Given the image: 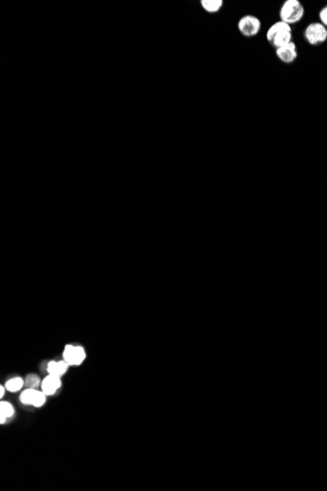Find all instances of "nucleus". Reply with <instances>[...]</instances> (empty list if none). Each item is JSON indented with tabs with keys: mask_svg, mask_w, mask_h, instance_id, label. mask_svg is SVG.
<instances>
[{
	"mask_svg": "<svg viewBox=\"0 0 327 491\" xmlns=\"http://www.w3.org/2000/svg\"><path fill=\"white\" fill-rule=\"evenodd\" d=\"M24 384H25V382L21 378H14V379L9 380L6 383L5 387L10 392H16V391L20 390L24 386Z\"/></svg>",
	"mask_w": 327,
	"mask_h": 491,
	"instance_id": "obj_13",
	"label": "nucleus"
},
{
	"mask_svg": "<svg viewBox=\"0 0 327 491\" xmlns=\"http://www.w3.org/2000/svg\"><path fill=\"white\" fill-rule=\"evenodd\" d=\"M25 384L29 388H35L36 389V387H38L39 384H40V378L37 375H29L26 378Z\"/></svg>",
	"mask_w": 327,
	"mask_h": 491,
	"instance_id": "obj_14",
	"label": "nucleus"
},
{
	"mask_svg": "<svg viewBox=\"0 0 327 491\" xmlns=\"http://www.w3.org/2000/svg\"><path fill=\"white\" fill-rule=\"evenodd\" d=\"M318 18L320 23L327 28V5L324 6L318 13Z\"/></svg>",
	"mask_w": 327,
	"mask_h": 491,
	"instance_id": "obj_16",
	"label": "nucleus"
},
{
	"mask_svg": "<svg viewBox=\"0 0 327 491\" xmlns=\"http://www.w3.org/2000/svg\"><path fill=\"white\" fill-rule=\"evenodd\" d=\"M60 386H61L60 377L54 375H49L47 378H45L41 384L42 391L46 395H53Z\"/></svg>",
	"mask_w": 327,
	"mask_h": 491,
	"instance_id": "obj_6",
	"label": "nucleus"
},
{
	"mask_svg": "<svg viewBox=\"0 0 327 491\" xmlns=\"http://www.w3.org/2000/svg\"><path fill=\"white\" fill-rule=\"evenodd\" d=\"M237 28L242 36L246 38H253L260 33L262 23L259 18L253 15H245L238 21Z\"/></svg>",
	"mask_w": 327,
	"mask_h": 491,
	"instance_id": "obj_3",
	"label": "nucleus"
},
{
	"mask_svg": "<svg viewBox=\"0 0 327 491\" xmlns=\"http://www.w3.org/2000/svg\"><path fill=\"white\" fill-rule=\"evenodd\" d=\"M68 366H69V364L66 361H58V362L52 361L48 364L47 371H48L49 375L61 377L67 372Z\"/></svg>",
	"mask_w": 327,
	"mask_h": 491,
	"instance_id": "obj_8",
	"label": "nucleus"
},
{
	"mask_svg": "<svg viewBox=\"0 0 327 491\" xmlns=\"http://www.w3.org/2000/svg\"><path fill=\"white\" fill-rule=\"evenodd\" d=\"M64 359L69 365H81L85 359V352L81 346L67 345L64 350Z\"/></svg>",
	"mask_w": 327,
	"mask_h": 491,
	"instance_id": "obj_5",
	"label": "nucleus"
},
{
	"mask_svg": "<svg viewBox=\"0 0 327 491\" xmlns=\"http://www.w3.org/2000/svg\"><path fill=\"white\" fill-rule=\"evenodd\" d=\"M46 401V394L43 391H38L36 395V399L34 402L35 407H41Z\"/></svg>",
	"mask_w": 327,
	"mask_h": 491,
	"instance_id": "obj_15",
	"label": "nucleus"
},
{
	"mask_svg": "<svg viewBox=\"0 0 327 491\" xmlns=\"http://www.w3.org/2000/svg\"><path fill=\"white\" fill-rule=\"evenodd\" d=\"M13 414L14 408L10 403L3 401L0 403V423L4 424L8 418L13 416Z\"/></svg>",
	"mask_w": 327,
	"mask_h": 491,
	"instance_id": "obj_10",
	"label": "nucleus"
},
{
	"mask_svg": "<svg viewBox=\"0 0 327 491\" xmlns=\"http://www.w3.org/2000/svg\"><path fill=\"white\" fill-rule=\"evenodd\" d=\"M37 392H38V390L35 389V388H28V389H26L25 391L22 392V394L20 396L21 402L24 403V404H26V405H34Z\"/></svg>",
	"mask_w": 327,
	"mask_h": 491,
	"instance_id": "obj_12",
	"label": "nucleus"
},
{
	"mask_svg": "<svg viewBox=\"0 0 327 491\" xmlns=\"http://www.w3.org/2000/svg\"><path fill=\"white\" fill-rule=\"evenodd\" d=\"M292 42H293L292 41V30H286V31H282V32H279L276 35H274L272 37V39L270 40L269 43L275 49H277V48H280L284 45L289 44Z\"/></svg>",
	"mask_w": 327,
	"mask_h": 491,
	"instance_id": "obj_7",
	"label": "nucleus"
},
{
	"mask_svg": "<svg viewBox=\"0 0 327 491\" xmlns=\"http://www.w3.org/2000/svg\"><path fill=\"white\" fill-rule=\"evenodd\" d=\"M304 38L310 45L316 46L327 42V28L320 22H313L307 26L304 32Z\"/></svg>",
	"mask_w": 327,
	"mask_h": 491,
	"instance_id": "obj_2",
	"label": "nucleus"
},
{
	"mask_svg": "<svg viewBox=\"0 0 327 491\" xmlns=\"http://www.w3.org/2000/svg\"><path fill=\"white\" fill-rule=\"evenodd\" d=\"M305 15V7L299 0H286L279 9L280 21L294 25L300 22Z\"/></svg>",
	"mask_w": 327,
	"mask_h": 491,
	"instance_id": "obj_1",
	"label": "nucleus"
},
{
	"mask_svg": "<svg viewBox=\"0 0 327 491\" xmlns=\"http://www.w3.org/2000/svg\"><path fill=\"white\" fill-rule=\"evenodd\" d=\"M5 389H6V387H4V386H1V387H0V396H1V397H3V396H4V391H5Z\"/></svg>",
	"mask_w": 327,
	"mask_h": 491,
	"instance_id": "obj_17",
	"label": "nucleus"
},
{
	"mask_svg": "<svg viewBox=\"0 0 327 491\" xmlns=\"http://www.w3.org/2000/svg\"><path fill=\"white\" fill-rule=\"evenodd\" d=\"M277 58L284 64H292L298 58V48L294 42L275 50Z\"/></svg>",
	"mask_w": 327,
	"mask_h": 491,
	"instance_id": "obj_4",
	"label": "nucleus"
},
{
	"mask_svg": "<svg viewBox=\"0 0 327 491\" xmlns=\"http://www.w3.org/2000/svg\"><path fill=\"white\" fill-rule=\"evenodd\" d=\"M202 7L210 13H215L218 12L222 7L224 2L222 0H203L201 1Z\"/></svg>",
	"mask_w": 327,
	"mask_h": 491,
	"instance_id": "obj_11",
	"label": "nucleus"
},
{
	"mask_svg": "<svg viewBox=\"0 0 327 491\" xmlns=\"http://www.w3.org/2000/svg\"><path fill=\"white\" fill-rule=\"evenodd\" d=\"M286 30H292L291 26H290V25H288V24H286V23H284V22H282V21H280V20H279V21H277V22H275L274 24H272V25L268 28V30H267V32H266V37L267 42L269 43V42H270V40L272 39V37H273L274 35H276L277 33L282 32V31H286Z\"/></svg>",
	"mask_w": 327,
	"mask_h": 491,
	"instance_id": "obj_9",
	"label": "nucleus"
}]
</instances>
